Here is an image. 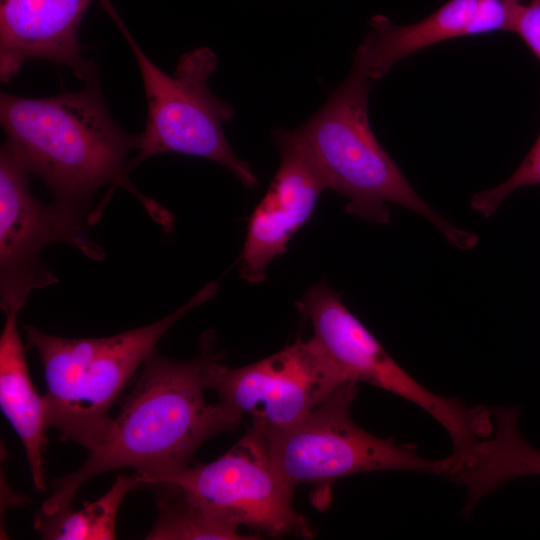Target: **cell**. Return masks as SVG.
I'll return each mask as SVG.
<instances>
[{
	"label": "cell",
	"mask_w": 540,
	"mask_h": 540,
	"mask_svg": "<svg viewBox=\"0 0 540 540\" xmlns=\"http://www.w3.org/2000/svg\"><path fill=\"white\" fill-rule=\"evenodd\" d=\"M214 334L202 337L200 354L173 360L153 350L145 359L130 393L103 438L75 471L52 483L40 511L52 514L71 506L90 479L132 467L140 486L188 466L198 448L215 434L235 430L239 421L217 401L205 397L206 372L222 357Z\"/></svg>",
	"instance_id": "1"
},
{
	"label": "cell",
	"mask_w": 540,
	"mask_h": 540,
	"mask_svg": "<svg viewBox=\"0 0 540 540\" xmlns=\"http://www.w3.org/2000/svg\"><path fill=\"white\" fill-rule=\"evenodd\" d=\"M77 92L45 98L0 95L4 143L30 173L39 176L56 203L84 215L90 198L112 184L142 195L127 179L128 153L139 134L123 131L104 103L98 75Z\"/></svg>",
	"instance_id": "2"
},
{
	"label": "cell",
	"mask_w": 540,
	"mask_h": 540,
	"mask_svg": "<svg viewBox=\"0 0 540 540\" xmlns=\"http://www.w3.org/2000/svg\"><path fill=\"white\" fill-rule=\"evenodd\" d=\"M373 82L355 52L345 81L294 130L327 188L348 199L349 215L388 224L389 204H397L427 218L453 246L473 248L478 236L457 228L427 204L376 139L368 114Z\"/></svg>",
	"instance_id": "3"
},
{
	"label": "cell",
	"mask_w": 540,
	"mask_h": 540,
	"mask_svg": "<svg viewBox=\"0 0 540 540\" xmlns=\"http://www.w3.org/2000/svg\"><path fill=\"white\" fill-rule=\"evenodd\" d=\"M210 282L182 307L152 324L103 338H64L24 325L46 382L49 427L61 440L93 449L105 435L111 406L168 329L218 291Z\"/></svg>",
	"instance_id": "4"
},
{
	"label": "cell",
	"mask_w": 540,
	"mask_h": 540,
	"mask_svg": "<svg viewBox=\"0 0 540 540\" xmlns=\"http://www.w3.org/2000/svg\"><path fill=\"white\" fill-rule=\"evenodd\" d=\"M134 55L147 102L145 129L139 134L130 172L144 160L163 153H180L214 161L230 170L245 186L258 181L247 162L232 150L223 125L233 108L209 89L208 79L217 67L215 53L206 47L189 51L169 75L143 52L109 0H101Z\"/></svg>",
	"instance_id": "5"
},
{
	"label": "cell",
	"mask_w": 540,
	"mask_h": 540,
	"mask_svg": "<svg viewBox=\"0 0 540 540\" xmlns=\"http://www.w3.org/2000/svg\"><path fill=\"white\" fill-rule=\"evenodd\" d=\"M358 384L348 381L294 425L263 435L272 464L295 489L327 484L341 477L375 471H416L448 475V457H422L415 446L377 437L356 424L351 405Z\"/></svg>",
	"instance_id": "6"
},
{
	"label": "cell",
	"mask_w": 540,
	"mask_h": 540,
	"mask_svg": "<svg viewBox=\"0 0 540 540\" xmlns=\"http://www.w3.org/2000/svg\"><path fill=\"white\" fill-rule=\"evenodd\" d=\"M314 330V337L349 381L366 382L426 411L448 433L456 460L465 459L491 435V410L468 407L435 394L410 376L352 314L326 282L310 287L295 303Z\"/></svg>",
	"instance_id": "7"
},
{
	"label": "cell",
	"mask_w": 540,
	"mask_h": 540,
	"mask_svg": "<svg viewBox=\"0 0 540 540\" xmlns=\"http://www.w3.org/2000/svg\"><path fill=\"white\" fill-rule=\"evenodd\" d=\"M166 484L226 526L271 536L312 538L309 521L293 507L294 490L278 474L264 436L250 430L213 462L165 474L150 486Z\"/></svg>",
	"instance_id": "8"
},
{
	"label": "cell",
	"mask_w": 540,
	"mask_h": 540,
	"mask_svg": "<svg viewBox=\"0 0 540 540\" xmlns=\"http://www.w3.org/2000/svg\"><path fill=\"white\" fill-rule=\"evenodd\" d=\"M222 357L207 369V389L237 421L249 415L263 435L294 425L349 381L314 336L238 368Z\"/></svg>",
	"instance_id": "9"
},
{
	"label": "cell",
	"mask_w": 540,
	"mask_h": 540,
	"mask_svg": "<svg viewBox=\"0 0 540 540\" xmlns=\"http://www.w3.org/2000/svg\"><path fill=\"white\" fill-rule=\"evenodd\" d=\"M29 175L4 144L0 152V304L5 314L19 313L33 290L58 281L39 257L44 246L66 243L94 260L104 257L86 234L84 214L56 202H39L29 189Z\"/></svg>",
	"instance_id": "10"
},
{
	"label": "cell",
	"mask_w": 540,
	"mask_h": 540,
	"mask_svg": "<svg viewBox=\"0 0 540 540\" xmlns=\"http://www.w3.org/2000/svg\"><path fill=\"white\" fill-rule=\"evenodd\" d=\"M280 165L254 209L239 258L241 277L259 283L268 265L286 252L293 235L310 219L326 182L295 131L278 130Z\"/></svg>",
	"instance_id": "11"
},
{
	"label": "cell",
	"mask_w": 540,
	"mask_h": 540,
	"mask_svg": "<svg viewBox=\"0 0 540 540\" xmlns=\"http://www.w3.org/2000/svg\"><path fill=\"white\" fill-rule=\"evenodd\" d=\"M92 0H0V79L9 82L30 60L68 66L86 81L95 73L81 55L80 22Z\"/></svg>",
	"instance_id": "12"
},
{
	"label": "cell",
	"mask_w": 540,
	"mask_h": 540,
	"mask_svg": "<svg viewBox=\"0 0 540 540\" xmlns=\"http://www.w3.org/2000/svg\"><path fill=\"white\" fill-rule=\"evenodd\" d=\"M17 314L6 313L0 336V405L23 443L34 487L43 492L46 480L42 449L46 446L49 428L48 403L31 381Z\"/></svg>",
	"instance_id": "13"
},
{
	"label": "cell",
	"mask_w": 540,
	"mask_h": 540,
	"mask_svg": "<svg viewBox=\"0 0 540 540\" xmlns=\"http://www.w3.org/2000/svg\"><path fill=\"white\" fill-rule=\"evenodd\" d=\"M493 430L480 441L468 461L450 477L467 488L464 514L470 515L484 496L522 476H540V450L519 429V410L491 409Z\"/></svg>",
	"instance_id": "14"
},
{
	"label": "cell",
	"mask_w": 540,
	"mask_h": 540,
	"mask_svg": "<svg viewBox=\"0 0 540 540\" xmlns=\"http://www.w3.org/2000/svg\"><path fill=\"white\" fill-rule=\"evenodd\" d=\"M478 0H450L427 18L410 25H397L383 15L369 21L371 30L356 53L366 65L369 77L376 81L393 66L427 46L451 38L466 36Z\"/></svg>",
	"instance_id": "15"
},
{
	"label": "cell",
	"mask_w": 540,
	"mask_h": 540,
	"mask_svg": "<svg viewBox=\"0 0 540 540\" xmlns=\"http://www.w3.org/2000/svg\"><path fill=\"white\" fill-rule=\"evenodd\" d=\"M140 486L137 472L119 475L110 490L80 510L71 506L52 514L39 511L34 526L42 538L50 540H112L116 516L125 496Z\"/></svg>",
	"instance_id": "16"
},
{
	"label": "cell",
	"mask_w": 540,
	"mask_h": 540,
	"mask_svg": "<svg viewBox=\"0 0 540 540\" xmlns=\"http://www.w3.org/2000/svg\"><path fill=\"white\" fill-rule=\"evenodd\" d=\"M157 496L158 517L146 536L149 540H239L255 539L221 523L200 506L184 497L176 488L166 485ZM155 486V485H154Z\"/></svg>",
	"instance_id": "17"
},
{
	"label": "cell",
	"mask_w": 540,
	"mask_h": 540,
	"mask_svg": "<svg viewBox=\"0 0 540 540\" xmlns=\"http://www.w3.org/2000/svg\"><path fill=\"white\" fill-rule=\"evenodd\" d=\"M534 184H540V134L516 171L499 185L477 192L471 198V207L489 217L512 192Z\"/></svg>",
	"instance_id": "18"
},
{
	"label": "cell",
	"mask_w": 540,
	"mask_h": 540,
	"mask_svg": "<svg viewBox=\"0 0 540 540\" xmlns=\"http://www.w3.org/2000/svg\"><path fill=\"white\" fill-rule=\"evenodd\" d=\"M520 0H478L466 36L494 31H513L522 10Z\"/></svg>",
	"instance_id": "19"
},
{
	"label": "cell",
	"mask_w": 540,
	"mask_h": 540,
	"mask_svg": "<svg viewBox=\"0 0 540 540\" xmlns=\"http://www.w3.org/2000/svg\"><path fill=\"white\" fill-rule=\"evenodd\" d=\"M515 32L540 61V0L523 4Z\"/></svg>",
	"instance_id": "20"
}]
</instances>
